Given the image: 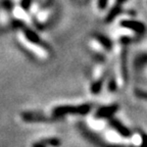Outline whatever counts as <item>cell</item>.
Listing matches in <instances>:
<instances>
[{
  "label": "cell",
  "instance_id": "obj_1",
  "mask_svg": "<svg viewBox=\"0 0 147 147\" xmlns=\"http://www.w3.org/2000/svg\"><path fill=\"white\" fill-rule=\"evenodd\" d=\"M91 111V104H81V105H61L57 106L52 110V117L54 119H59L67 115H85Z\"/></svg>",
  "mask_w": 147,
  "mask_h": 147
},
{
  "label": "cell",
  "instance_id": "obj_2",
  "mask_svg": "<svg viewBox=\"0 0 147 147\" xmlns=\"http://www.w3.org/2000/svg\"><path fill=\"white\" fill-rule=\"evenodd\" d=\"M21 117L23 121L28 123H38V122H50L51 119L45 117L43 113L36 111H25L22 113Z\"/></svg>",
  "mask_w": 147,
  "mask_h": 147
},
{
  "label": "cell",
  "instance_id": "obj_3",
  "mask_svg": "<svg viewBox=\"0 0 147 147\" xmlns=\"http://www.w3.org/2000/svg\"><path fill=\"white\" fill-rule=\"evenodd\" d=\"M121 27L134 31L137 34H143L145 32V30H146L144 24L138 21H133V20H125V21H122L121 22Z\"/></svg>",
  "mask_w": 147,
  "mask_h": 147
},
{
  "label": "cell",
  "instance_id": "obj_4",
  "mask_svg": "<svg viewBox=\"0 0 147 147\" xmlns=\"http://www.w3.org/2000/svg\"><path fill=\"white\" fill-rule=\"evenodd\" d=\"M119 109V105L117 104H111L108 106H102L96 111L95 117L98 119H109Z\"/></svg>",
  "mask_w": 147,
  "mask_h": 147
},
{
  "label": "cell",
  "instance_id": "obj_5",
  "mask_svg": "<svg viewBox=\"0 0 147 147\" xmlns=\"http://www.w3.org/2000/svg\"><path fill=\"white\" fill-rule=\"evenodd\" d=\"M109 125L113 127V129H115V131H117L119 135L123 136V137L128 138V137H130V136H131V131H130V130H129V129L127 128L125 125H123L122 123L119 122V119H109Z\"/></svg>",
  "mask_w": 147,
  "mask_h": 147
},
{
  "label": "cell",
  "instance_id": "obj_6",
  "mask_svg": "<svg viewBox=\"0 0 147 147\" xmlns=\"http://www.w3.org/2000/svg\"><path fill=\"white\" fill-rule=\"evenodd\" d=\"M22 30L24 31V34H25L26 38H27V39L29 40L31 43L36 44V45H43L42 39L40 38L39 36H38V34H37V33H35L33 30H31V29L27 28L26 26H24V27L22 28Z\"/></svg>",
  "mask_w": 147,
  "mask_h": 147
},
{
  "label": "cell",
  "instance_id": "obj_7",
  "mask_svg": "<svg viewBox=\"0 0 147 147\" xmlns=\"http://www.w3.org/2000/svg\"><path fill=\"white\" fill-rule=\"evenodd\" d=\"M94 37L106 50H110V49L113 48V43H111L109 38H107L106 36H104V35H102V34H95Z\"/></svg>",
  "mask_w": 147,
  "mask_h": 147
},
{
  "label": "cell",
  "instance_id": "obj_8",
  "mask_svg": "<svg viewBox=\"0 0 147 147\" xmlns=\"http://www.w3.org/2000/svg\"><path fill=\"white\" fill-rule=\"evenodd\" d=\"M121 11H122V8H121V6H119V4L115 5V6H113V8L109 10V12L107 13V16H106L105 22L106 23H110V22H113V20H115V18H117L119 13H121Z\"/></svg>",
  "mask_w": 147,
  "mask_h": 147
},
{
  "label": "cell",
  "instance_id": "obj_9",
  "mask_svg": "<svg viewBox=\"0 0 147 147\" xmlns=\"http://www.w3.org/2000/svg\"><path fill=\"white\" fill-rule=\"evenodd\" d=\"M41 142L46 146H52V147H58L61 145V141L58 138H46L41 140Z\"/></svg>",
  "mask_w": 147,
  "mask_h": 147
},
{
  "label": "cell",
  "instance_id": "obj_10",
  "mask_svg": "<svg viewBox=\"0 0 147 147\" xmlns=\"http://www.w3.org/2000/svg\"><path fill=\"white\" fill-rule=\"evenodd\" d=\"M102 85H103V80L100 79V80H97L95 82L92 83L91 85V93L92 94H99L101 91V88H102Z\"/></svg>",
  "mask_w": 147,
  "mask_h": 147
},
{
  "label": "cell",
  "instance_id": "obj_11",
  "mask_svg": "<svg viewBox=\"0 0 147 147\" xmlns=\"http://www.w3.org/2000/svg\"><path fill=\"white\" fill-rule=\"evenodd\" d=\"M147 63V54L142 53V54L138 55L135 59V67H143Z\"/></svg>",
  "mask_w": 147,
  "mask_h": 147
},
{
  "label": "cell",
  "instance_id": "obj_12",
  "mask_svg": "<svg viewBox=\"0 0 147 147\" xmlns=\"http://www.w3.org/2000/svg\"><path fill=\"white\" fill-rule=\"evenodd\" d=\"M126 51L122 53V71H123V75H124L125 79L127 78V69H126Z\"/></svg>",
  "mask_w": 147,
  "mask_h": 147
},
{
  "label": "cell",
  "instance_id": "obj_13",
  "mask_svg": "<svg viewBox=\"0 0 147 147\" xmlns=\"http://www.w3.org/2000/svg\"><path fill=\"white\" fill-rule=\"evenodd\" d=\"M22 8L26 11H28L29 9H30L31 5H32V0H22Z\"/></svg>",
  "mask_w": 147,
  "mask_h": 147
},
{
  "label": "cell",
  "instance_id": "obj_14",
  "mask_svg": "<svg viewBox=\"0 0 147 147\" xmlns=\"http://www.w3.org/2000/svg\"><path fill=\"white\" fill-rule=\"evenodd\" d=\"M135 94L137 97H139V98L141 99H145V100H147V92L145 91H142V90H136L135 91Z\"/></svg>",
  "mask_w": 147,
  "mask_h": 147
},
{
  "label": "cell",
  "instance_id": "obj_15",
  "mask_svg": "<svg viewBox=\"0 0 147 147\" xmlns=\"http://www.w3.org/2000/svg\"><path fill=\"white\" fill-rule=\"evenodd\" d=\"M108 89L111 92H115L117 90V83H115V81L113 79H111L109 81V83H108Z\"/></svg>",
  "mask_w": 147,
  "mask_h": 147
},
{
  "label": "cell",
  "instance_id": "obj_16",
  "mask_svg": "<svg viewBox=\"0 0 147 147\" xmlns=\"http://www.w3.org/2000/svg\"><path fill=\"white\" fill-rule=\"evenodd\" d=\"M108 0H98V7L100 9H105L107 6Z\"/></svg>",
  "mask_w": 147,
  "mask_h": 147
},
{
  "label": "cell",
  "instance_id": "obj_17",
  "mask_svg": "<svg viewBox=\"0 0 147 147\" xmlns=\"http://www.w3.org/2000/svg\"><path fill=\"white\" fill-rule=\"evenodd\" d=\"M2 5H3V7L6 9V10H11L12 4H11V2H10V1H8V0H5L4 2L2 3Z\"/></svg>",
  "mask_w": 147,
  "mask_h": 147
},
{
  "label": "cell",
  "instance_id": "obj_18",
  "mask_svg": "<svg viewBox=\"0 0 147 147\" xmlns=\"http://www.w3.org/2000/svg\"><path fill=\"white\" fill-rule=\"evenodd\" d=\"M140 147H147V134H142V141Z\"/></svg>",
  "mask_w": 147,
  "mask_h": 147
},
{
  "label": "cell",
  "instance_id": "obj_19",
  "mask_svg": "<svg viewBox=\"0 0 147 147\" xmlns=\"http://www.w3.org/2000/svg\"><path fill=\"white\" fill-rule=\"evenodd\" d=\"M12 25H13L14 28H20V29H22V28L24 27V23L21 21H13V23H12Z\"/></svg>",
  "mask_w": 147,
  "mask_h": 147
},
{
  "label": "cell",
  "instance_id": "obj_20",
  "mask_svg": "<svg viewBox=\"0 0 147 147\" xmlns=\"http://www.w3.org/2000/svg\"><path fill=\"white\" fill-rule=\"evenodd\" d=\"M131 38H128V37H122L121 38V43L122 44H128L131 42Z\"/></svg>",
  "mask_w": 147,
  "mask_h": 147
},
{
  "label": "cell",
  "instance_id": "obj_21",
  "mask_svg": "<svg viewBox=\"0 0 147 147\" xmlns=\"http://www.w3.org/2000/svg\"><path fill=\"white\" fill-rule=\"evenodd\" d=\"M32 147H47V146H46V145H44L41 141H39V142L34 143V144L32 145Z\"/></svg>",
  "mask_w": 147,
  "mask_h": 147
},
{
  "label": "cell",
  "instance_id": "obj_22",
  "mask_svg": "<svg viewBox=\"0 0 147 147\" xmlns=\"http://www.w3.org/2000/svg\"><path fill=\"white\" fill-rule=\"evenodd\" d=\"M126 1H127V0H117V3L119 5H121V4H123V3L126 2Z\"/></svg>",
  "mask_w": 147,
  "mask_h": 147
}]
</instances>
